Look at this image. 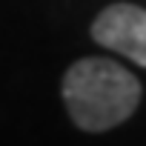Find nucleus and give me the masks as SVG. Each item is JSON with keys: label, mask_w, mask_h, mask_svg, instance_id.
I'll list each match as a JSON object with an SVG mask.
<instances>
[{"label": "nucleus", "mask_w": 146, "mask_h": 146, "mask_svg": "<svg viewBox=\"0 0 146 146\" xmlns=\"http://www.w3.org/2000/svg\"><path fill=\"white\" fill-rule=\"evenodd\" d=\"M60 95L72 123L98 135L135 115L143 86L126 66L109 57H83L66 69Z\"/></svg>", "instance_id": "obj_1"}, {"label": "nucleus", "mask_w": 146, "mask_h": 146, "mask_svg": "<svg viewBox=\"0 0 146 146\" xmlns=\"http://www.w3.org/2000/svg\"><path fill=\"white\" fill-rule=\"evenodd\" d=\"M92 40L129 57L135 66H146V12L135 3H112L92 23Z\"/></svg>", "instance_id": "obj_2"}]
</instances>
